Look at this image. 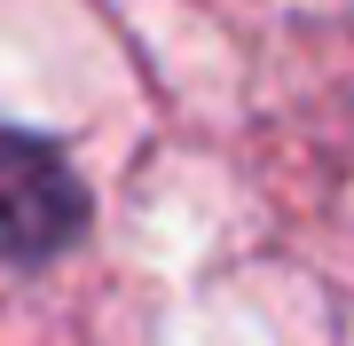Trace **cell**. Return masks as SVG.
I'll return each instance as SVG.
<instances>
[{
    "mask_svg": "<svg viewBox=\"0 0 354 346\" xmlns=\"http://www.w3.org/2000/svg\"><path fill=\"white\" fill-rule=\"evenodd\" d=\"M87 220V197H79V173L48 142L0 126V260H48L64 252Z\"/></svg>",
    "mask_w": 354,
    "mask_h": 346,
    "instance_id": "1",
    "label": "cell"
}]
</instances>
